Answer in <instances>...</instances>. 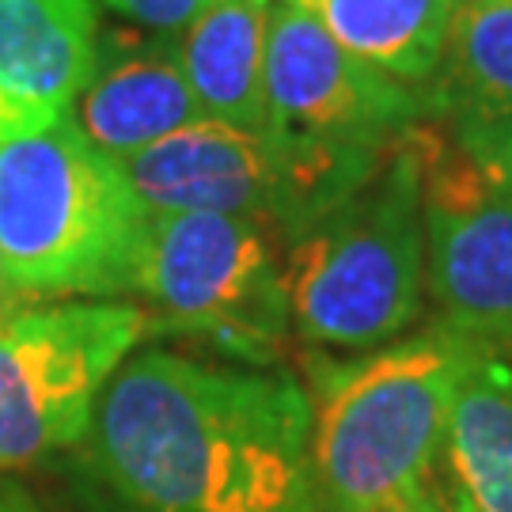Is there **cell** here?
<instances>
[{
  "label": "cell",
  "instance_id": "cell-1",
  "mask_svg": "<svg viewBox=\"0 0 512 512\" xmlns=\"http://www.w3.org/2000/svg\"><path fill=\"white\" fill-rule=\"evenodd\" d=\"M84 440L126 512H315L308 387L285 372L137 349Z\"/></svg>",
  "mask_w": 512,
  "mask_h": 512
},
{
  "label": "cell",
  "instance_id": "cell-2",
  "mask_svg": "<svg viewBox=\"0 0 512 512\" xmlns=\"http://www.w3.org/2000/svg\"><path fill=\"white\" fill-rule=\"evenodd\" d=\"M444 323L357 357H308L315 512H391L433 478L475 357Z\"/></svg>",
  "mask_w": 512,
  "mask_h": 512
},
{
  "label": "cell",
  "instance_id": "cell-3",
  "mask_svg": "<svg viewBox=\"0 0 512 512\" xmlns=\"http://www.w3.org/2000/svg\"><path fill=\"white\" fill-rule=\"evenodd\" d=\"M421 126L387 148L346 202L285 243L289 323L308 346L365 353L399 342L418 323L425 296Z\"/></svg>",
  "mask_w": 512,
  "mask_h": 512
},
{
  "label": "cell",
  "instance_id": "cell-4",
  "mask_svg": "<svg viewBox=\"0 0 512 512\" xmlns=\"http://www.w3.org/2000/svg\"><path fill=\"white\" fill-rule=\"evenodd\" d=\"M148 209L65 118L0 141V258L31 300L122 296Z\"/></svg>",
  "mask_w": 512,
  "mask_h": 512
},
{
  "label": "cell",
  "instance_id": "cell-5",
  "mask_svg": "<svg viewBox=\"0 0 512 512\" xmlns=\"http://www.w3.org/2000/svg\"><path fill=\"white\" fill-rule=\"evenodd\" d=\"M126 293L141 296L156 334L198 338L228 361L270 368L289 342L285 239L224 213H148Z\"/></svg>",
  "mask_w": 512,
  "mask_h": 512
},
{
  "label": "cell",
  "instance_id": "cell-6",
  "mask_svg": "<svg viewBox=\"0 0 512 512\" xmlns=\"http://www.w3.org/2000/svg\"><path fill=\"white\" fill-rule=\"evenodd\" d=\"M384 156L315 145L270 126L247 129L198 118L129 156L122 171L148 213L243 217L274 228L289 243L346 202Z\"/></svg>",
  "mask_w": 512,
  "mask_h": 512
},
{
  "label": "cell",
  "instance_id": "cell-7",
  "mask_svg": "<svg viewBox=\"0 0 512 512\" xmlns=\"http://www.w3.org/2000/svg\"><path fill=\"white\" fill-rule=\"evenodd\" d=\"M152 334V311L126 300L46 304L0 327V471L88 437L103 387Z\"/></svg>",
  "mask_w": 512,
  "mask_h": 512
},
{
  "label": "cell",
  "instance_id": "cell-8",
  "mask_svg": "<svg viewBox=\"0 0 512 512\" xmlns=\"http://www.w3.org/2000/svg\"><path fill=\"white\" fill-rule=\"evenodd\" d=\"M425 289L440 323L512 361V198L440 122L421 126Z\"/></svg>",
  "mask_w": 512,
  "mask_h": 512
},
{
  "label": "cell",
  "instance_id": "cell-9",
  "mask_svg": "<svg viewBox=\"0 0 512 512\" xmlns=\"http://www.w3.org/2000/svg\"><path fill=\"white\" fill-rule=\"evenodd\" d=\"M437 122L429 92L376 73L289 4H274L266 46V126L353 152H387Z\"/></svg>",
  "mask_w": 512,
  "mask_h": 512
},
{
  "label": "cell",
  "instance_id": "cell-10",
  "mask_svg": "<svg viewBox=\"0 0 512 512\" xmlns=\"http://www.w3.org/2000/svg\"><path fill=\"white\" fill-rule=\"evenodd\" d=\"M95 57L92 0H0V141L65 122Z\"/></svg>",
  "mask_w": 512,
  "mask_h": 512
},
{
  "label": "cell",
  "instance_id": "cell-11",
  "mask_svg": "<svg viewBox=\"0 0 512 512\" xmlns=\"http://www.w3.org/2000/svg\"><path fill=\"white\" fill-rule=\"evenodd\" d=\"M205 118L186 84L175 35H114L103 42L88 88L76 95L73 122L103 156L126 164L183 126Z\"/></svg>",
  "mask_w": 512,
  "mask_h": 512
},
{
  "label": "cell",
  "instance_id": "cell-12",
  "mask_svg": "<svg viewBox=\"0 0 512 512\" xmlns=\"http://www.w3.org/2000/svg\"><path fill=\"white\" fill-rule=\"evenodd\" d=\"M274 0H209L175 35L186 84L205 118L266 126V46Z\"/></svg>",
  "mask_w": 512,
  "mask_h": 512
},
{
  "label": "cell",
  "instance_id": "cell-13",
  "mask_svg": "<svg viewBox=\"0 0 512 512\" xmlns=\"http://www.w3.org/2000/svg\"><path fill=\"white\" fill-rule=\"evenodd\" d=\"M440 452L459 512H512V361L475 349Z\"/></svg>",
  "mask_w": 512,
  "mask_h": 512
},
{
  "label": "cell",
  "instance_id": "cell-14",
  "mask_svg": "<svg viewBox=\"0 0 512 512\" xmlns=\"http://www.w3.org/2000/svg\"><path fill=\"white\" fill-rule=\"evenodd\" d=\"M311 16L338 46L406 88H429L459 0H281Z\"/></svg>",
  "mask_w": 512,
  "mask_h": 512
},
{
  "label": "cell",
  "instance_id": "cell-15",
  "mask_svg": "<svg viewBox=\"0 0 512 512\" xmlns=\"http://www.w3.org/2000/svg\"><path fill=\"white\" fill-rule=\"evenodd\" d=\"M433 114L512 118V0H459L433 84Z\"/></svg>",
  "mask_w": 512,
  "mask_h": 512
},
{
  "label": "cell",
  "instance_id": "cell-16",
  "mask_svg": "<svg viewBox=\"0 0 512 512\" xmlns=\"http://www.w3.org/2000/svg\"><path fill=\"white\" fill-rule=\"evenodd\" d=\"M444 133L512 198V118L456 114V118H444Z\"/></svg>",
  "mask_w": 512,
  "mask_h": 512
},
{
  "label": "cell",
  "instance_id": "cell-17",
  "mask_svg": "<svg viewBox=\"0 0 512 512\" xmlns=\"http://www.w3.org/2000/svg\"><path fill=\"white\" fill-rule=\"evenodd\" d=\"M99 4H107L114 16L129 19L141 31L179 35L209 0H99Z\"/></svg>",
  "mask_w": 512,
  "mask_h": 512
},
{
  "label": "cell",
  "instance_id": "cell-18",
  "mask_svg": "<svg viewBox=\"0 0 512 512\" xmlns=\"http://www.w3.org/2000/svg\"><path fill=\"white\" fill-rule=\"evenodd\" d=\"M391 512H459V505L452 501V494L437 482V475H433L425 486H418L410 497H403Z\"/></svg>",
  "mask_w": 512,
  "mask_h": 512
},
{
  "label": "cell",
  "instance_id": "cell-19",
  "mask_svg": "<svg viewBox=\"0 0 512 512\" xmlns=\"http://www.w3.org/2000/svg\"><path fill=\"white\" fill-rule=\"evenodd\" d=\"M31 304H38V300H31V296L19 289L16 281H12V274H8V266H4V258H0V327H8L23 311H31Z\"/></svg>",
  "mask_w": 512,
  "mask_h": 512
},
{
  "label": "cell",
  "instance_id": "cell-20",
  "mask_svg": "<svg viewBox=\"0 0 512 512\" xmlns=\"http://www.w3.org/2000/svg\"><path fill=\"white\" fill-rule=\"evenodd\" d=\"M0 512H46L23 486L0 482Z\"/></svg>",
  "mask_w": 512,
  "mask_h": 512
}]
</instances>
